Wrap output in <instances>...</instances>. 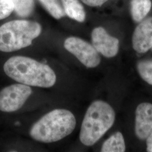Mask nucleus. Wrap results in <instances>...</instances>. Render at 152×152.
I'll list each match as a JSON object with an SVG mask.
<instances>
[{
  "instance_id": "obj_1",
  "label": "nucleus",
  "mask_w": 152,
  "mask_h": 152,
  "mask_svg": "<svg viewBox=\"0 0 152 152\" xmlns=\"http://www.w3.org/2000/svg\"><path fill=\"white\" fill-rule=\"evenodd\" d=\"M4 71L11 79L29 86L49 88L56 81L54 71L49 65L26 56L9 58L4 65Z\"/></svg>"
},
{
  "instance_id": "obj_2",
  "label": "nucleus",
  "mask_w": 152,
  "mask_h": 152,
  "mask_svg": "<svg viewBox=\"0 0 152 152\" xmlns=\"http://www.w3.org/2000/svg\"><path fill=\"white\" fill-rule=\"evenodd\" d=\"M76 126V118L71 112L57 109L44 115L33 125L29 135L39 142H54L70 135Z\"/></svg>"
},
{
  "instance_id": "obj_3",
  "label": "nucleus",
  "mask_w": 152,
  "mask_h": 152,
  "mask_svg": "<svg viewBox=\"0 0 152 152\" xmlns=\"http://www.w3.org/2000/svg\"><path fill=\"white\" fill-rule=\"evenodd\" d=\"M115 114L109 104L96 100L87 109L83 118L80 139L86 146L94 145L112 127Z\"/></svg>"
},
{
  "instance_id": "obj_4",
  "label": "nucleus",
  "mask_w": 152,
  "mask_h": 152,
  "mask_svg": "<svg viewBox=\"0 0 152 152\" xmlns=\"http://www.w3.org/2000/svg\"><path fill=\"white\" fill-rule=\"evenodd\" d=\"M42 31L37 22L15 20L0 27V51L10 53L31 45Z\"/></svg>"
},
{
  "instance_id": "obj_5",
  "label": "nucleus",
  "mask_w": 152,
  "mask_h": 152,
  "mask_svg": "<svg viewBox=\"0 0 152 152\" xmlns=\"http://www.w3.org/2000/svg\"><path fill=\"white\" fill-rule=\"evenodd\" d=\"M32 93L29 86L16 83L0 91V110L10 113L21 108Z\"/></svg>"
},
{
  "instance_id": "obj_6",
  "label": "nucleus",
  "mask_w": 152,
  "mask_h": 152,
  "mask_svg": "<svg viewBox=\"0 0 152 152\" xmlns=\"http://www.w3.org/2000/svg\"><path fill=\"white\" fill-rule=\"evenodd\" d=\"M64 46L87 68H95L100 63L101 58L96 50L93 45L81 38L76 37L66 38Z\"/></svg>"
},
{
  "instance_id": "obj_7",
  "label": "nucleus",
  "mask_w": 152,
  "mask_h": 152,
  "mask_svg": "<svg viewBox=\"0 0 152 152\" xmlns=\"http://www.w3.org/2000/svg\"><path fill=\"white\" fill-rule=\"evenodd\" d=\"M92 45L99 53L107 58H112L119 50V40L109 34L103 27L95 28L91 33Z\"/></svg>"
},
{
  "instance_id": "obj_8",
  "label": "nucleus",
  "mask_w": 152,
  "mask_h": 152,
  "mask_svg": "<svg viewBox=\"0 0 152 152\" xmlns=\"http://www.w3.org/2000/svg\"><path fill=\"white\" fill-rule=\"evenodd\" d=\"M132 46L136 52L144 53L152 48V17L141 22L132 36Z\"/></svg>"
},
{
  "instance_id": "obj_9",
  "label": "nucleus",
  "mask_w": 152,
  "mask_h": 152,
  "mask_svg": "<svg viewBox=\"0 0 152 152\" xmlns=\"http://www.w3.org/2000/svg\"><path fill=\"white\" fill-rule=\"evenodd\" d=\"M135 134L140 140L146 139L152 133V104H139L135 112Z\"/></svg>"
},
{
  "instance_id": "obj_10",
  "label": "nucleus",
  "mask_w": 152,
  "mask_h": 152,
  "mask_svg": "<svg viewBox=\"0 0 152 152\" xmlns=\"http://www.w3.org/2000/svg\"><path fill=\"white\" fill-rule=\"evenodd\" d=\"M63 9L70 18L77 22H83L86 18L84 7L78 0H61Z\"/></svg>"
},
{
  "instance_id": "obj_11",
  "label": "nucleus",
  "mask_w": 152,
  "mask_h": 152,
  "mask_svg": "<svg viewBox=\"0 0 152 152\" xmlns=\"http://www.w3.org/2000/svg\"><path fill=\"white\" fill-rule=\"evenodd\" d=\"M151 0H131V14L134 21L141 22L151 9Z\"/></svg>"
},
{
  "instance_id": "obj_12",
  "label": "nucleus",
  "mask_w": 152,
  "mask_h": 152,
  "mask_svg": "<svg viewBox=\"0 0 152 152\" xmlns=\"http://www.w3.org/2000/svg\"><path fill=\"white\" fill-rule=\"evenodd\" d=\"M126 151L125 140L120 132H116L105 141L101 152H124Z\"/></svg>"
},
{
  "instance_id": "obj_13",
  "label": "nucleus",
  "mask_w": 152,
  "mask_h": 152,
  "mask_svg": "<svg viewBox=\"0 0 152 152\" xmlns=\"http://www.w3.org/2000/svg\"><path fill=\"white\" fill-rule=\"evenodd\" d=\"M49 12V14L56 19H60L65 15L63 7L58 0H38Z\"/></svg>"
},
{
  "instance_id": "obj_14",
  "label": "nucleus",
  "mask_w": 152,
  "mask_h": 152,
  "mask_svg": "<svg viewBox=\"0 0 152 152\" xmlns=\"http://www.w3.org/2000/svg\"><path fill=\"white\" fill-rule=\"evenodd\" d=\"M14 10L18 16L28 17L29 16L34 9V0H12Z\"/></svg>"
},
{
  "instance_id": "obj_15",
  "label": "nucleus",
  "mask_w": 152,
  "mask_h": 152,
  "mask_svg": "<svg viewBox=\"0 0 152 152\" xmlns=\"http://www.w3.org/2000/svg\"><path fill=\"white\" fill-rule=\"evenodd\" d=\"M137 68L141 78L152 85V60L141 61L138 63Z\"/></svg>"
},
{
  "instance_id": "obj_16",
  "label": "nucleus",
  "mask_w": 152,
  "mask_h": 152,
  "mask_svg": "<svg viewBox=\"0 0 152 152\" xmlns=\"http://www.w3.org/2000/svg\"><path fill=\"white\" fill-rule=\"evenodd\" d=\"M14 10L12 0H0V20L7 18Z\"/></svg>"
},
{
  "instance_id": "obj_17",
  "label": "nucleus",
  "mask_w": 152,
  "mask_h": 152,
  "mask_svg": "<svg viewBox=\"0 0 152 152\" xmlns=\"http://www.w3.org/2000/svg\"><path fill=\"white\" fill-rule=\"evenodd\" d=\"M86 5L91 7H97L103 5L108 0H81Z\"/></svg>"
},
{
  "instance_id": "obj_18",
  "label": "nucleus",
  "mask_w": 152,
  "mask_h": 152,
  "mask_svg": "<svg viewBox=\"0 0 152 152\" xmlns=\"http://www.w3.org/2000/svg\"><path fill=\"white\" fill-rule=\"evenodd\" d=\"M147 150L148 152H152V133H151L147 139Z\"/></svg>"
},
{
  "instance_id": "obj_19",
  "label": "nucleus",
  "mask_w": 152,
  "mask_h": 152,
  "mask_svg": "<svg viewBox=\"0 0 152 152\" xmlns=\"http://www.w3.org/2000/svg\"></svg>"
}]
</instances>
